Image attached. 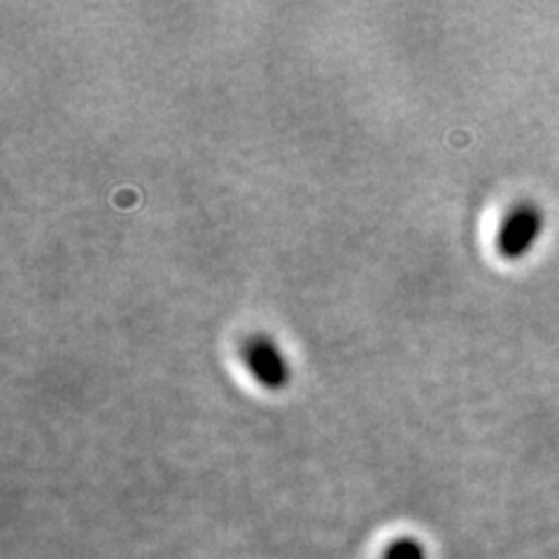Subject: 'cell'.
<instances>
[{
    "mask_svg": "<svg viewBox=\"0 0 559 559\" xmlns=\"http://www.w3.org/2000/svg\"><path fill=\"white\" fill-rule=\"evenodd\" d=\"M546 234V210L536 201H520L503 215L495 238L497 252L506 261H520Z\"/></svg>",
    "mask_w": 559,
    "mask_h": 559,
    "instance_id": "obj_1",
    "label": "cell"
},
{
    "mask_svg": "<svg viewBox=\"0 0 559 559\" xmlns=\"http://www.w3.org/2000/svg\"><path fill=\"white\" fill-rule=\"evenodd\" d=\"M242 359L248 364L254 380L266 390H285L292 378L289 361L271 338L252 336L242 345Z\"/></svg>",
    "mask_w": 559,
    "mask_h": 559,
    "instance_id": "obj_2",
    "label": "cell"
},
{
    "mask_svg": "<svg viewBox=\"0 0 559 559\" xmlns=\"http://www.w3.org/2000/svg\"><path fill=\"white\" fill-rule=\"evenodd\" d=\"M384 559H425V552L415 538H399L384 552Z\"/></svg>",
    "mask_w": 559,
    "mask_h": 559,
    "instance_id": "obj_3",
    "label": "cell"
}]
</instances>
